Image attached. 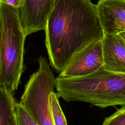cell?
<instances>
[{"instance_id":"obj_1","label":"cell","mask_w":125,"mask_h":125,"mask_svg":"<svg viewBox=\"0 0 125 125\" xmlns=\"http://www.w3.org/2000/svg\"><path fill=\"white\" fill-rule=\"evenodd\" d=\"M44 30L49 62L60 72L77 53L104 36L97 5L91 0H56Z\"/></svg>"},{"instance_id":"obj_2","label":"cell","mask_w":125,"mask_h":125,"mask_svg":"<svg viewBox=\"0 0 125 125\" xmlns=\"http://www.w3.org/2000/svg\"><path fill=\"white\" fill-rule=\"evenodd\" d=\"M59 97L66 102H80L102 108L125 105V72L103 67L88 75L56 79Z\"/></svg>"},{"instance_id":"obj_3","label":"cell","mask_w":125,"mask_h":125,"mask_svg":"<svg viewBox=\"0 0 125 125\" xmlns=\"http://www.w3.org/2000/svg\"><path fill=\"white\" fill-rule=\"evenodd\" d=\"M0 87L12 92L20 83L23 68L26 36L19 9L0 3Z\"/></svg>"},{"instance_id":"obj_4","label":"cell","mask_w":125,"mask_h":125,"mask_svg":"<svg viewBox=\"0 0 125 125\" xmlns=\"http://www.w3.org/2000/svg\"><path fill=\"white\" fill-rule=\"evenodd\" d=\"M38 61V69L30 75L19 103L38 125H53L49 98L56 88V78L45 57Z\"/></svg>"},{"instance_id":"obj_5","label":"cell","mask_w":125,"mask_h":125,"mask_svg":"<svg viewBox=\"0 0 125 125\" xmlns=\"http://www.w3.org/2000/svg\"><path fill=\"white\" fill-rule=\"evenodd\" d=\"M102 40L92 42L77 53L58 76L62 78L84 76L102 67L104 56Z\"/></svg>"},{"instance_id":"obj_6","label":"cell","mask_w":125,"mask_h":125,"mask_svg":"<svg viewBox=\"0 0 125 125\" xmlns=\"http://www.w3.org/2000/svg\"><path fill=\"white\" fill-rule=\"evenodd\" d=\"M56 0H24L19 12L26 36L45 30Z\"/></svg>"},{"instance_id":"obj_7","label":"cell","mask_w":125,"mask_h":125,"mask_svg":"<svg viewBox=\"0 0 125 125\" xmlns=\"http://www.w3.org/2000/svg\"><path fill=\"white\" fill-rule=\"evenodd\" d=\"M96 5L104 35L125 31V0H99Z\"/></svg>"},{"instance_id":"obj_8","label":"cell","mask_w":125,"mask_h":125,"mask_svg":"<svg viewBox=\"0 0 125 125\" xmlns=\"http://www.w3.org/2000/svg\"><path fill=\"white\" fill-rule=\"evenodd\" d=\"M104 65L105 69L125 72V43L117 35H104L102 39Z\"/></svg>"},{"instance_id":"obj_9","label":"cell","mask_w":125,"mask_h":125,"mask_svg":"<svg viewBox=\"0 0 125 125\" xmlns=\"http://www.w3.org/2000/svg\"><path fill=\"white\" fill-rule=\"evenodd\" d=\"M16 103L12 92L0 87V125H11L15 116Z\"/></svg>"},{"instance_id":"obj_10","label":"cell","mask_w":125,"mask_h":125,"mask_svg":"<svg viewBox=\"0 0 125 125\" xmlns=\"http://www.w3.org/2000/svg\"><path fill=\"white\" fill-rule=\"evenodd\" d=\"M59 97L54 91L49 95V104L53 125H67L66 119L62 109Z\"/></svg>"},{"instance_id":"obj_11","label":"cell","mask_w":125,"mask_h":125,"mask_svg":"<svg viewBox=\"0 0 125 125\" xmlns=\"http://www.w3.org/2000/svg\"><path fill=\"white\" fill-rule=\"evenodd\" d=\"M15 111L17 125H38L20 103H16Z\"/></svg>"},{"instance_id":"obj_12","label":"cell","mask_w":125,"mask_h":125,"mask_svg":"<svg viewBox=\"0 0 125 125\" xmlns=\"http://www.w3.org/2000/svg\"><path fill=\"white\" fill-rule=\"evenodd\" d=\"M102 125H125V105L105 118Z\"/></svg>"},{"instance_id":"obj_13","label":"cell","mask_w":125,"mask_h":125,"mask_svg":"<svg viewBox=\"0 0 125 125\" xmlns=\"http://www.w3.org/2000/svg\"><path fill=\"white\" fill-rule=\"evenodd\" d=\"M24 0H0V2L19 8L23 3Z\"/></svg>"},{"instance_id":"obj_14","label":"cell","mask_w":125,"mask_h":125,"mask_svg":"<svg viewBox=\"0 0 125 125\" xmlns=\"http://www.w3.org/2000/svg\"><path fill=\"white\" fill-rule=\"evenodd\" d=\"M118 34L121 37V38L122 39L124 43H125V31L122 32H121V33H120Z\"/></svg>"},{"instance_id":"obj_15","label":"cell","mask_w":125,"mask_h":125,"mask_svg":"<svg viewBox=\"0 0 125 125\" xmlns=\"http://www.w3.org/2000/svg\"><path fill=\"white\" fill-rule=\"evenodd\" d=\"M11 125H17V120H16V116H15V117H14Z\"/></svg>"}]
</instances>
